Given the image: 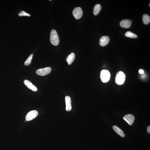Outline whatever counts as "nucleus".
<instances>
[{"instance_id": "1", "label": "nucleus", "mask_w": 150, "mask_h": 150, "mask_svg": "<svg viewBox=\"0 0 150 150\" xmlns=\"http://www.w3.org/2000/svg\"><path fill=\"white\" fill-rule=\"evenodd\" d=\"M50 40L51 43L55 46H57L59 43V37L56 31L55 30H52L51 31Z\"/></svg>"}, {"instance_id": "2", "label": "nucleus", "mask_w": 150, "mask_h": 150, "mask_svg": "<svg viewBox=\"0 0 150 150\" xmlns=\"http://www.w3.org/2000/svg\"><path fill=\"white\" fill-rule=\"evenodd\" d=\"M126 76L122 71H119L118 72L115 77V81L116 84L119 85H122L125 82Z\"/></svg>"}, {"instance_id": "3", "label": "nucleus", "mask_w": 150, "mask_h": 150, "mask_svg": "<svg viewBox=\"0 0 150 150\" xmlns=\"http://www.w3.org/2000/svg\"><path fill=\"white\" fill-rule=\"evenodd\" d=\"M100 78L102 82H107L109 81L111 78V74L107 70H103L101 72Z\"/></svg>"}, {"instance_id": "4", "label": "nucleus", "mask_w": 150, "mask_h": 150, "mask_svg": "<svg viewBox=\"0 0 150 150\" xmlns=\"http://www.w3.org/2000/svg\"><path fill=\"white\" fill-rule=\"evenodd\" d=\"M51 68L50 67H47L41 68L37 70L36 73L37 75L41 76H44L50 73Z\"/></svg>"}, {"instance_id": "5", "label": "nucleus", "mask_w": 150, "mask_h": 150, "mask_svg": "<svg viewBox=\"0 0 150 150\" xmlns=\"http://www.w3.org/2000/svg\"><path fill=\"white\" fill-rule=\"evenodd\" d=\"M73 14L76 19H79L82 17L83 14L82 9L79 7L75 8L73 11Z\"/></svg>"}, {"instance_id": "6", "label": "nucleus", "mask_w": 150, "mask_h": 150, "mask_svg": "<svg viewBox=\"0 0 150 150\" xmlns=\"http://www.w3.org/2000/svg\"><path fill=\"white\" fill-rule=\"evenodd\" d=\"M38 115V112L35 110L30 111L26 115L25 118L26 120L28 121H31L35 118Z\"/></svg>"}, {"instance_id": "7", "label": "nucleus", "mask_w": 150, "mask_h": 150, "mask_svg": "<svg viewBox=\"0 0 150 150\" xmlns=\"http://www.w3.org/2000/svg\"><path fill=\"white\" fill-rule=\"evenodd\" d=\"M123 119L126 121L130 125H131L134 123L135 120V117L134 116L131 114L127 115L123 117Z\"/></svg>"}, {"instance_id": "8", "label": "nucleus", "mask_w": 150, "mask_h": 150, "mask_svg": "<svg viewBox=\"0 0 150 150\" xmlns=\"http://www.w3.org/2000/svg\"><path fill=\"white\" fill-rule=\"evenodd\" d=\"M132 23L131 21L130 20H123L120 22V25L121 27L123 28H128L130 27Z\"/></svg>"}, {"instance_id": "9", "label": "nucleus", "mask_w": 150, "mask_h": 150, "mask_svg": "<svg viewBox=\"0 0 150 150\" xmlns=\"http://www.w3.org/2000/svg\"><path fill=\"white\" fill-rule=\"evenodd\" d=\"M110 38L107 36H103L101 38L99 44L102 47H104L107 45L109 42Z\"/></svg>"}, {"instance_id": "10", "label": "nucleus", "mask_w": 150, "mask_h": 150, "mask_svg": "<svg viewBox=\"0 0 150 150\" xmlns=\"http://www.w3.org/2000/svg\"><path fill=\"white\" fill-rule=\"evenodd\" d=\"M24 84L28 88L32 91L34 92H36L37 90V88L35 85L29 80H25L24 81Z\"/></svg>"}, {"instance_id": "11", "label": "nucleus", "mask_w": 150, "mask_h": 150, "mask_svg": "<svg viewBox=\"0 0 150 150\" xmlns=\"http://www.w3.org/2000/svg\"><path fill=\"white\" fill-rule=\"evenodd\" d=\"M66 104V110L67 111H71L72 109L71 99L69 96H66L65 97Z\"/></svg>"}, {"instance_id": "12", "label": "nucleus", "mask_w": 150, "mask_h": 150, "mask_svg": "<svg viewBox=\"0 0 150 150\" xmlns=\"http://www.w3.org/2000/svg\"><path fill=\"white\" fill-rule=\"evenodd\" d=\"M113 130L115 132L120 136L121 137H124L125 136V135L123 131L119 128L118 127L115 125H114L113 126Z\"/></svg>"}, {"instance_id": "13", "label": "nucleus", "mask_w": 150, "mask_h": 150, "mask_svg": "<svg viewBox=\"0 0 150 150\" xmlns=\"http://www.w3.org/2000/svg\"><path fill=\"white\" fill-rule=\"evenodd\" d=\"M75 55L74 53H72L68 55L66 59V61L68 63V65H70L72 63L75 59Z\"/></svg>"}, {"instance_id": "14", "label": "nucleus", "mask_w": 150, "mask_h": 150, "mask_svg": "<svg viewBox=\"0 0 150 150\" xmlns=\"http://www.w3.org/2000/svg\"><path fill=\"white\" fill-rule=\"evenodd\" d=\"M102 7L100 4H97L95 6L93 9V14L95 16H97L101 10Z\"/></svg>"}, {"instance_id": "15", "label": "nucleus", "mask_w": 150, "mask_h": 150, "mask_svg": "<svg viewBox=\"0 0 150 150\" xmlns=\"http://www.w3.org/2000/svg\"><path fill=\"white\" fill-rule=\"evenodd\" d=\"M142 20L143 24L147 25L150 22V17L147 14H144L142 17Z\"/></svg>"}, {"instance_id": "16", "label": "nucleus", "mask_w": 150, "mask_h": 150, "mask_svg": "<svg viewBox=\"0 0 150 150\" xmlns=\"http://www.w3.org/2000/svg\"><path fill=\"white\" fill-rule=\"evenodd\" d=\"M125 35L127 37L130 38L132 39L136 38L138 37L137 35H136V34L130 31L126 32L125 34Z\"/></svg>"}, {"instance_id": "17", "label": "nucleus", "mask_w": 150, "mask_h": 150, "mask_svg": "<svg viewBox=\"0 0 150 150\" xmlns=\"http://www.w3.org/2000/svg\"><path fill=\"white\" fill-rule=\"evenodd\" d=\"M33 55L32 54L30 55L29 57L24 63V64L25 66H28L31 64L32 60L33 58Z\"/></svg>"}, {"instance_id": "18", "label": "nucleus", "mask_w": 150, "mask_h": 150, "mask_svg": "<svg viewBox=\"0 0 150 150\" xmlns=\"http://www.w3.org/2000/svg\"><path fill=\"white\" fill-rule=\"evenodd\" d=\"M18 16H31V15L26 13L24 11H22L18 14Z\"/></svg>"}, {"instance_id": "19", "label": "nucleus", "mask_w": 150, "mask_h": 150, "mask_svg": "<svg viewBox=\"0 0 150 150\" xmlns=\"http://www.w3.org/2000/svg\"><path fill=\"white\" fill-rule=\"evenodd\" d=\"M139 73L141 74H143L144 73V71L143 70L140 69L139 71Z\"/></svg>"}, {"instance_id": "20", "label": "nucleus", "mask_w": 150, "mask_h": 150, "mask_svg": "<svg viewBox=\"0 0 150 150\" xmlns=\"http://www.w3.org/2000/svg\"><path fill=\"white\" fill-rule=\"evenodd\" d=\"M147 132L148 133L150 134V126H148L147 129Z\"/></svg>"}, {"instance_id": "21", "label": "nucleus", "mask_w": 150, "mask_h": 150, "mask_svg": "<svg viewBox=\"0 0 150 150\" xmlns=\"http://www.w3.org/2000/svg\"><path fill=\"white\" fill-rule=\"evenodd\" d=\"M149 7H150V3H149Z\"/></svg>"}]
</instances>
